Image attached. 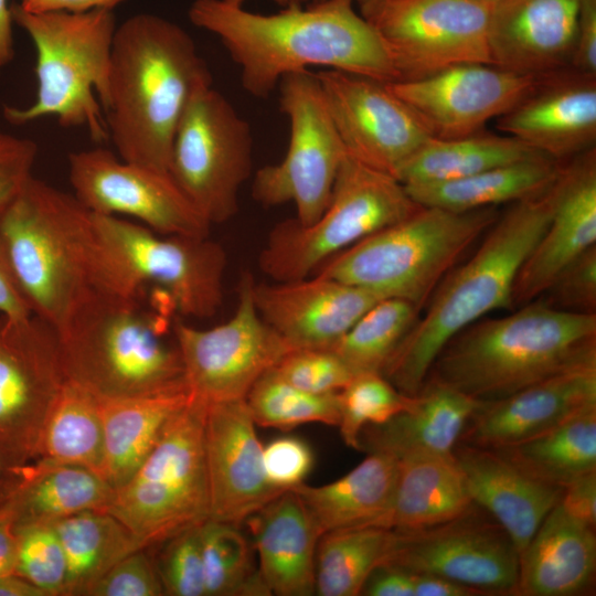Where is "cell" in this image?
I'll return each instance as SVG.
<instances>
[{
  "instance_id": "1",
  "label": "cell",
  "mask_w": 596,
  "mask_h": 596,
  "mask_svg": "<svg viewBox=\"0 0 596 596\" xmlns=\"http://www.w3.org/2000/svg\"><path fill=\"white\" fill-rule=\"evenodd\" d=\"M195 26L214 34L238 66L243 88L267 97L287 75L310 66L398 82L393 57L353 0H318L264 14L225 0H194Z\"/></svg>"
},
{
  "instance_id": "2",
  "label": "cell",
  "mask_w": 596,
  "mask_h": 596,
  "mask_svg": "<svg viewBox=\"0 0 596 596\" xmlns=\"http://www.w3.org/2000/svg\"><path fill=\"white\" fill-rule=\"evenodd\" d=\"M212 76L190 34L152 13L115 32L103 111L119 158L169 172L178 124L194 92Z\"/></svg>"
},
{
  "instance_id": "3",
  "label": "cell",
  "mask_w": 596,
  "mask_h": 596,
  "mask_svg": "<svg viewBox=\"0 0 596 596\" xmlns=\"http://www.w3.org/2000/svg\"><path fill=\"white\" fill-rule=\"evenodd\" d=\"M553 203L554 183L508 204L472 255L443 278L382 372L400 392H419L437 354L459 331L494 310L512 309L515 277L545 231Z\"/></svg>"
},
{
  "instance_id": "4",
  "label": "cell",
  "mask_w": 596,
  "mask_h": 596,
  "mask_svg": "<svg viewBox=\"0 0 596 596\" xmlns=\"http://www.w3.org/2000/svg\"><path fill=\"white\" fill-rule=\"evenodd\" d=\"M590 363H596V315L561 311L538 298L459 331L439 351L426 380L492 402Z\"/></svg>"
},
{
  "instance_id": "5",
  "label": "cell",
  "mask_w": 596,
  "mask_h": 596,
  "mask_svg": "<svg viewBox=\"0 0 596 596\" xmlns=\"http://www.w3.org/2000/svg\"><path fill=\"white\" fill-rule=\"evenodd\" d=\"M0 241L32 310L57 330L91 288H103L93 214L74 194L33 175L0 219Z\"/></svg>"
},
{
  "instance_id": "6",
  "label": "cell",
  "mask_w": 596,
  "mask_h": 596,
  "mask_svg": "<svg viewBox=\"0 0 596 596\" xmlns=\"http://www.w3.org/2000/svg\"><path fill=\"white\" fill-rule=\"evenodd\" d=\"M65 376L99 400L156 394L187 384L177 345L168 344L138 295L93 287L57 329Z\"/></svg>"
},
{
  "instance_id": "7",
  "label": "cell",
  "mask_w": 596,
  "mask_h": 596,
  "mask_svg": "<svg viewBox=\"0 0 596 596\" xmlns=\"http://www.w3.org/2000/svg\"><path fill=\"white\" fill-rule=\"evenodd\" d=\"M11 13L34 44L38 88L31 105H6V120L25 125L53 116L65 128L86 127L93 140H106L103 106L117 29L114 10L35 13L14 3Z\"/></svg>"
},
{
  "instance_id": "8",
  "label": "cell",
  "mask_w": 596,
  "mask_h": 596,
  "mask_svg": "<svg viewBox=\"0 0 596 596\" xmlns=\"http://www.w3.org/2000/svg\"><path fill=\"white\" fill-rule=\"evenodd\" d=\"M496 206L453 212L421 206L327 259L313 274L382 298H401L422 312L443 278L494 223Z\"/></svg>"
},
{
  "instance_id": "9",
  "label": "cell",
  "mask_w": 596,
  "mask_h": 596,
  "mask_svg": "<svg viewBox=\"0 0 596 596\" xmlns=\"http://www.w3.org/2000/svg\"><path fill=\"white\" fill-rule=\"evenodd\" d=\"M421 206L395 177L347 153L321 215L309 225L295 217L278 223L259 254L258 266L275 281L308 277L330 257Z\"/></svg>"
},
{
  "instance_id": "10",
  "label": "cell",
  "mask_w": 596,
  "mask_h": 596,
  "mask_svg": "<svg viewBox=\"0 0 596 596\" xmlns=\"http://www.w3.org/2000/svg\"><path fill=\"white\" fill-rule=\"evenodd\" d=\"M206 405L192 394L131 478L115 490L106 511L132 532L142 549L161 545L210 518L203 445Z\"/></svg>"
},
{
  "instance_id": "11",
  "label": "cell",
  "mask_w": 596,
  "mask_h": 596,
  "mask_svg": "<svg viewBox=\"0 0 596 596\" xmlns=\"http://www.w3.org/2000/svg\"><path fill=\"white\" fill-rule=\"evenodd\" d=\"M93 214L108 289L138 295L161 287L183 316L213 317L223 302L224 248L207 237L162 235L119 216Z\"/></svg>"
},
{
  "instance_id": "12",
  "label": "cell",
  "mask_w": 596,
  "mask_h": 596,
  "mask_svg": "<svg viewBox=\"0 0 596 596\" xmlns=\"http://www.w3.org/2000/svg\"><path fill=\"white\" fill-rule=\"evenodd\" d=\"M253 164L249 124L212 79L193 92L174 132L169 172L205 220H231Z\"/></svg>"
},
{
  "instance_id": "13",
  "label": "cell",
  "mask_w": 596,
  "mask_h": 596,
  "mask_svg": "<svg viewBox=\"0 0 596 596\" xmlns=\"http://www.w3.org/2000/svg\"><path fill=\"white\" fill-rule=\"evenodd\" d=\"M278 88L279 107L289 121V142L279 162L256 171L252 195L265 206L292 203L295 219L309 225L329 204L347 151L316 73L289 74Z\"/></svg>"
},
{
  "instance_id": "14",
  "label": "cell",
  "mask_w": 596,
  "mask_h": 596,
  "mask_svg": "<svg viewBox=\"0 0 596 596\" xmlns=\"http://www.w3.org/2000/svg\"><path fill=\"white\" fill-rule=\"evenodd\" d=\"M359 7L385 42L400 81L466 63L493 65L488 41L491 4L472 0H371Z\"/></svg>"
},
{
  "instance_id": "15",
  "label": "cell",
  "mask_w": 596,
  "mask_h": 596,
  "mask_svg": "<svg viewBox=\"0 0 596 596\" xmlns=\"http://www.w3.org/2000/svg\"><path fill=\"white\" fill-rule=\"evenodd\" d=\"M254 283L243 273L236 310L224 323L210 329L173 323L184 381L206 404L245 400L255 382L294 349L260 317Z\"/></svg>"
},
{
  "instance_id": "16",
  "label": "cell",
  "mask_w": 596,
  "mask_h": 596,
  "mask_svg": "<svg viewBox=\"0 0 596 596\" xmlns=\"http://www.w3.org/2000/svg\"><path fill=\"white\" fill-rule=\"evenodd\" d=\"M55 327L35 315L0 318V465L35 458L45 418L66 382Z\"/></svg>"
},
{
  "instance_id": "17",
  "label": "cell",
  "mask_w": 596,
  "mask_h": 596,
  "mask_svg": "<svg viewBox=\"0 0 596 596\" xmlns=\"http://www.w3.org/2000/svg\"><path fill=\"white\" fill-rule=\"evenodd\" d=\"M68 177L76 199L94 214L131 216L162 235L210 234L211 224L168 171L94 148L70 153Z\"/></svg>"
},
{
  "instance_id": "18",
  "label": "cell",
  "mask_w": 596,
  "mask_h": 596,
  "mask_svg": "<svg viewBox=\"0 0 596 596\" xmlns=\"http://www.w3.org/2000/svg\"><path fill=\"white\" fill-rule=\"evenodd\" d=\"M411 531H393L383 565L413 574H433L483 594L514 593L519 552L498 524L470 517Z\"/></svg>"
},
{
  "instance_id": "19",
  "label": "cell",
  "mask_w": 596,
  "mask_h": 596,
  "mask_svg": "<svg viewBox=\"0 0 596 596\" xmlns=\"http://www.w3.org/2000/svg\"><path fill=\"white\" fill-rule=\"evenodd\" d=\"M526 75L491 64L466 63L435 74L389 83L434 138L453 139L483 131L550 76Z\"/></svg>"
},
{
  "instance_id": "20",
  "label": "cell",
  "mask_w": 596,
  "mask_h": 596,
  "mask_svg": "<svg viewBox=\"0 0 596 596\" xmlns=\"http://www.w3.org/2000/svg\"><path fill=\"white\" fill-rule=\"evenodd\" d=\"M349 156L396 178L430 134L389 83L337 70L316 73Z\"/></svg>"
},
{
  "instance_id": "21",
  "label": "cell",
  "mask_w": 596,
  "mask_h": 596,
  "mask_svg": "<svg viewBox=\"0 0 596 596\" xmlns=\"http://www.w3.org/2000/svg\"><path fill=\"white\" fill-rule=\"evenodd\" d=\"M255 426L244 400L206 405L203 445L210 519L240 525L284 492L266 479Z\"/></svg>"
},
{
  "instance_id": "22",
  "label": "cell",
  "mask_w": 596,
  "mask_h": 596,
  "mask_svg": "<svg viewBox=\"0 0 596 596\" xmlns=\"http://www.w3.org/2000/svg\"><path fill=\"white\" fill-rule=\"evenodd\" d=\"M255 306L294 349L331 350L381 296L364 288L312 274L308 277L254 283Z\"/></svg>"
},
{
  "instance_id": "23",
  "label": "cell",
  "mask_w": 596,
  "mask_h": 596,
  "mask_svg": "<svg viewBox=\"0 0 596 596\" xmlns=\"http://www.w3.org/2000/svg\"><path fill=\"white\" fill-rule=\"evenodd\" d=\"M596 246V147L563 162L551 220L515 277L512 308L538 299L558 273Z\"/></svg>"
},
{
  "instance_id": "24",
  "label": "cell",
  "mask_w": 596,
  "mask_h": 596,
  "mask_svg": "<svg viewBox=\"0 0 596 596\" xmlns=\"http://www.w3.org/2000/svg\"><path fill=\"white\" fill-rule=\"evenodd\" d=\"M596 406V363L546 377L507 397L482 402L459 443L498 449L535 437Z\"/></svg>"
},
{
  "instance_id": "25",
  "label": "cell",
  "mask_w": 596,
  "mask_h": 596,
  "mask_svg": "<svg viewBox=\"0 0 596 596\" xmlns=\"http://www.w3.org/2000/svg\"><path fill=\"white\" fill-rule=\"evenodd\" d=\"M501 134L565 162L596 142V76L566 68L497 118Z\"/></svg>"
},
{
  "instance_id": "26",
  "label": "cell",
  "mask_w": 596,
  "mask_h": 596,
  "mask_svg": "<svg viewBox=\"0 0 596 596\" xmlns=\"http://www.w3.org/2000/svg\"><path fill=\"white\" fill-rule=\"evenodd\" d=\"M578 0H500L491 8L488 41L494 66L526 75L570 68Z\"/></svg>"
},
{
  "instance_id": "27",
  "label": "cell",
  "mask_w": 596,
  "mask_h": 596,
  "mask_svg": "<svg viewBox=\"0 0 596 596\" xmlns=\"http://www.w3.org/2000/svg\"><path fill=\"white\" fill-rule=\"evenodd\" d=\"M454 455L472 503L493 517L520 556L563 489L532 477L492 449L460 444Z\"/></svg>"
},
{
  "instance_id": "28",
  "label": "cell",
  "mask_w": 596,
  "mask_h": 596,
  "mask_svg": "<svg viewBox=\"0 0 596 596\" xmlns=\"http://www.w3.org/2000/svg\"><path fill=\"white\" fill-rule=\"evenodd\" d=\"M115 490L82 467L32 459L0 472V513L14 525L53 523L86 510H107Z\"/></svg>"
},
{
  "instance_id": "29",
  "label": "cell",
  "mask_w": 596,
  "mask_h": 596,
  "mask_svg": "<svg viewBox=\"0 0 596 596\" xmlns=\"http://www.w3.org/2000/svg\"><path fill=\"white\" fill-rule=\"evenodd\" d=\"M258 557V573L270 594H316V555L321 532L292 491L274 498L247 520Z\"/></svg>"
},
{
  "instance_id": "30",
  "label": "cell",
  "mask_w": 596,
  "mask_h": 596,
  "mask_svg": "<svg viewBox=\"0 0 596 596\" xmlns=\"http://www.w3.org/2000/svg\"><path fill=\"white\" fill-rule=\"evenodd\" d=\"M482 402L434 380H426L411 404L381 425L360 435L361 449L396 459L414 454L453 455Z\"/></svg>"
},
{
  "instance_id": "31",
  "label": "cell",
  "mask_w": 596,
  "mask_h": 596,
  "mask_svg": "<svg viewBox=\"0 0 596 596\" xmlns=\"http://www.w3.org/2000/svg\"><path fill=\"white\" fill-rule=\"evenodd\" d=\"M595 570L594 528L568 515L557 502L519 556L517 593L577 595L590 586Z\"/></svg>"
},
{
  "instance_id": "32",
  "label": "cell",
  "mask_w": 596,
  "mask_h": 596,
  "mask_svg": "<svg viewBox=\"0 0 596 596\" xmlns=\"http://www.w3.org/2000/svg\"><path fill=\"white\" fill-rule=\"evenodd\" d=\"M392 503L382 528L411 531L454 520L472 507L455 455L414 454L397 459Z\"/></svg>"
},
{
  "instance_id": "33",
  "label": "cell",
  "mask_w": 596,
  "mask_h": 596,
  "mask_svg": "<svg viewBox=\"0 0 596 596\" xmlns=\"http://www.w3.org/2000/svg\"><path fill=\"white\" fill-rule=\"evenodd\" d=\"M397 459L383 451L366 458L341 478L321 486L305 482L295 491L321 534L330 531L381 526L390 510L397 478Z\"/></svg>"
},
{
  "instance_id": "34",
  "label": "cell",
  "mask_w": 596,
  "mask_h": 596,
  "mask_svg": "<svg viewBox=\"0 0 596 596\" xmlns=\"http://www.w3.org/2000/svg\"><path fill=\"white\" fill-rule=\"evenodd\" d=\"M191 396L184 384L151 395L99 400L105 450L103 479L114 490L131 478L167 423Z\"/></svg>"
},
{
  "instance_id": "35",
  "label": "cell",
  "mask_w": 596,
  "mask_h": 596,
  "mask_svg": "<svg viewBox=\"0 0 596 596\" xmlns=\"http://www.w3.org/2000/svg\"><path fill=\"white\" fill-rule=\"evenodd\" d=\"M562 164L536 155L461 179L404 187L422 206L467 212L540 194L554 183Z\"/></svg>"
},
{
  "instance_id": "36",
  "label": "cell",
  "mask_w": 596,
  "mask_h": 596,
  "mask_svg": "<svg viewBox=\"0 0 596 596\" xmlns=\"http://www.w3.org/2000/svg\"><path fill=\"white\" fill-rule=\"evenodd\" d=\"M67 566L63 596H88L121 558L142 549L132 532L105 510H86L52 523Z\"/></svg>"
},
{
  "instance_id": "37",
  "label": "cell",
  "mask_w": 596,
  "mask_h": 596,
  "mask_svg": "<svg viewBox=\"0 0 596 596\" xmlns=\"http://www.w3.org/2000/svg\"><path fill=\"white\" fill-rule=\"evenodd\" d=\"M536 155L541 153L504 134L432 137L400 168L396 179L404 185L450 181Z\"/></svg>"
},
{
  "instance_id": "38",
  "label": "cell",
  "mask_w": 596,
  "mask_h": 596,
  "mask_svg": "<svg viewBox=\"0 0 596 596\" xmlns=\"http://www.w3.org/2000/svg\"><path fill=\"white\" fill-rule=\"evenodd\" d=\"M492 450L532 477L564 489L596 470V406L528 440Z\"/></svg>"
},
{
  "instance_id": "39",
  "label": "cell",
  "mask_w": 596,
  "mask_h": 596,
  "mask_svg": "<svg viewBox=\"0 0 596 596\" xmlns=\"http://www.w3.org/2000/svg\"><path fill=\"white\" fill-rule=\"evenodd\" d=\"M104 454L99 398L66 380L45 418L34 459L82 467L103 478Z\"/></svg>"
},
{
  "instance_id": "40",
  "label": "cell",
  "mask_w": 596,
  "mask_h": 596,
  "mask_svg": "<svg viewBox=\"0 0 596 596\" xmlns=\"http://www.w3.org/2000/svg\"><path fill=\"white\" fill-rule=\"evenodd\" d=\"M392 530L381 526L350 528L321 535L316 555V594L355 596L370 575L383 565Z\"/></svg>"
},
{
  "instance_id": "41",
  "label": "cell",
  "mask_w": 596,
  "mask_h": 596,
  "mask_svg": "<svg viewBox=\"0 0 596 596\" xmlns=\"http://www.w3.org/2000/svg\"><path fill=\"white\" fill-rule=\"evenodd\" d=\"M421 311L401 298H383L365 311L331 349L359 373H381Z\"/></svg>"
},
{
  "instance_id": "42",
  "label": "cell",
  "mask_w": 596,
  "mask_h": 596,
  "mask_svg": "<svg viewBox=\"0 0 596 596\" xmlns=\"http://www.w3.org/2000/svg\"><path fill=\"white\" fill-rule=\"evenodd\" d=\"M206 596L270 595L238 525L207 519L200 524Z\"/></svg>"
},
{
  "instance_id": "43",
  "label": "cell",
  "mask_w": 596,
  "mask_h": 596,
  "mask_svg": "<svg viewBox=\"0 0 596 596\" xmlns=\"http://www.w3.org/2000/svg\"><path fill=\"white\" fill-rule=\"evenodd\" d=\"M338 393L306 392L272 369L255 382L244 401L256 425L287 430L307 423L338 426Z\"/></svg>"
},
{
  "instance_id": "44",
  "label": "cell",
  "mask_w": 596,
  "mask_h": 596,
  "mask_svg": "<svg viewBox=\"0 0 596 596\" xmlns=\"http://www.w3.org/2000/svg\"><path fill=\"white\" fill-rule=\"evenodd\" d=\"M340 421L343 441L361 449L360 435L364 427L381 425L405 409L413 396L400 392L381 373H359L339 391Z\"/></svg>"
},
{
  "instance_id": "45",
  "label": "cell",
  "mask_w": 596,
  "mask_h": 596,
  "mask_svg": "<svg viewBox=\"0 0 596 596\" xmlns=\"http://www.w3.org/2000/svg\"><path fill=\"white\" fill-rule=\"evenodd\" d=\"M14 533L17 539L15 575L43 590L46 596H63L67 566L53 524H17Z\"/></svg>"
},
{
  "instance_id": "46",
  "label": "cell",
  "mask_w": 596,
  "mask_h": 596,
  "mask_svg": "<svg viewBox=\"0 0 596 596\" xmlns=\"http://www.w3.org/2000/svg\"><path fill=\"white\" fill-rule=\"evenodd\" d=\"M156 564L164 595L206 596L200 541V524L191 526L162 544Z\"/></svg>"
},
{
  "instance_id": "47",
  "label": "cell",
  "mask_w": 596,
  "mask_h": 596,
  "mask_svg": "<svg viewBox=\"0 0 596 596\" xmlns=\"http://www.w3.org/2000/svg\"><path fill=\"white\" fill-rule=\"evenodd\" d=\"M273 370L289 384L315 394L337 393L353 377L332 350L322 349H292Z\"/></svg>"
},
{
  "instance_id": "48",
  "label": "cell",
  "mask_w": 596,
  "mask_h": 596,
  "mask_svg": "<svg viewBox=\"0 0 596 596\" xmlns=\"http://www.w3.org/2000/svg\"><path fill=\"white\" fill-rule=\"evenodd\" d=\"M539 299L561 311L596 315V246L564 267Z\"/></svg>"
},
{
  "instance_id": "49",
  "label": "cell",
  "mask_w": 596,
  "mask_h": 596,
  "mask_svg": "<svg viewBox=\"0 0 596 596\" xmlns=\"http://www.w3.org/2000/svg\"><path fill=\"white\" fill-rule=\"evenodd\" d=\"M164 590L146 549L116 563L91 589L88 596H161Z\"/></svg>"
},
{
  "instance_id": "50",
  "label": "cell",
  "mask_w": 596,
  "mask_h": 596,
  "mask_svg": "<svg viewBox=\"0 0 596 596\" xmlns=\"http://www.w3.org/2000/svg\"><path fill=\"white\" fill-rule=\"evenodd\" d=\"M313 465L309 445L294 436H283L263 446V466L267 481L280 491L304 483Z\"/></svg>"
},
{
  "instance_id": "51",
  "label": "cell",
  "mask_w": 596,
  "mask_h": 596,
  "mask_svg": "<svg viewBox=\"0 0 596 596\" xmlns=\"http://www.w3.org/2000/svg\"><path fill=\"white\" fill-rule=\"evenodd\" d=\"M38 145L0 130V219L33 175Z\"/></svg>"
},
{
  "instance_id": "52",
  "label": "cell",
  "mask_w": 596,
  "mask_h": 596,
  "mask_svg": "<svg viewBox=\"0 0 596 596\" xmlns=\"http://www.w3.org/2000/svg\"><path fill=\"white\" fill-rule=\"evenodd\" d=\"M570 68L596 76V0H578L576 43Z\"/></svg>"
},
{
  "instance_id": "53",
  "label": "cell",
  "mask_w": 596,
  "mask_h": 596,
  "mask_svg": "<svg viewBox=\"0 0 596 596\" xmlns=\"http://www.w3.org/2000/svg\"><path fill=\"white\" fill-rule=\"evenodd\" d=\"M558 504L568 515L595 529L596 470L567 485L563 489Z\"/></svg>"
},
{
  "instance_id": "54",
  "label": "cell",
  "mask_w": 596,
  "mask_h": 596,
  "mask_svg": "<svg viewBox=\"0 0 596 596\" xmlns=\"http://www.w3.org/2000/svg\"><path fill=\"white\" fill-rule=\"evenodd\" d=\"M369 596H414L413 574L391 565L379 566L363 589Z\"/></svg>"
},
{
  "instance_id": "55",
  "label": "cell",
  "mask_w": 596,
  "mask_h": 596,
  "mask_svg": "<svg viewBox=\"0 0 596 596\" xmlns=\"http://www.w3.org/2000/svg\"><path fill=\"white\" fill-rule=\"evenodd\" d=\"M0 313L18 318L32 315V310L14 277L8 256L0 241Z\"/></svg>"
},
{
  "instance_id": "56",
  "label": "cell",
  "mask_w": 596,
  "mask_h": 596,
  "mask_svg": "<svg viewBox=\"0 0 596 596\" xmlns=\"http://www.w3.org/2000/svg\"><path fill=\"white\" fill-rule=\"evenodd\" d=\"M413 588L414 596H471L481 594L475 588L433 574H413Z\"/></svg>"
},
{
  "instance_id": "57",
  "label": "cell",
  "mask_w": 596,
  "mask_h": 596,
  "mask_svg": "<svg viewBox=\"0 0 596 596\" xmlns=\"http://www.w3.org/2000/svg\"><path fill=\"white\" fill-rule=\"evenodd\" d=\"M126 0H20L18 3L29 12H78L97 8L115 9Z\"/></svg>"
},
{
  "instance_id": "58",
  "label": "cell",
  "mask_w": 596,
  "mask_h": 596,
  "mask_svg": "<svg viewBox=\"0 0 596 596\" xmlns=\"http://www.w3.org/2000/svg\"><path fill=\"white\" fill-rule=\"evenodd\" d=\"M17 539L13 522L0 513V576L15 574Z\"/></svg>"
},
{
  "instance_id": "59",
  "label": "cell",
  "mask_w": 596,
  "mask_h": 596,
  "mask_svg": "<svg viewBox=\"0 0 596 596\" xmlns=\"http://www.w3.org/2000/svg\"><path fill=\"white\" fill-rule=\"evenodd\" d=\"M13 19L8 0H0V74L14 57Z\"/></svg>"
},
{
  "instance_id": "60",
  "label": "cell",
  "mask_w": 596,
  "mask_h": 596,
  "mask_svg": "<svg viewBox=\"0 0 596 596\" xmlns=\"http://www.w3.org/2000/svg\"><path fill=\"white\" fill-rule=\"evenodd\" d=\"M0 596H46V594L22 577L12 574L0 576Z\"/></svg>"
},
{
  "instance_id": "61",
  "label": "cell",
  "mask_w": 596,
  "mask_h": 596,
  "mask_svg": "<svg viewBox=\"0 0 596 596\" xmlns=\"http://www.w3.org/2000/svg\"><path fill=\"white\" fill-rule=\"evenodd\" d=\"M227 2H231V3H234V4H240V6H243L245 1L247 0H225ZM274 2L283 6V7H287V6H291V4H300L301 2L306 1V0H273Z\"/></svg>"
},
{
  "instance_id": "62",
  "label": "cell",
  "mask_w": 596,
  "mask_h": 596,
  "mask_svg": "<svg viewBox=\"0 0 596 596\" xmlns=\"http://www.w3.org/2000/svg\"><path fill=\"white\" fill-rule=\"evenodd\" d=\"M472 1H477V2H481V3H486V4H491V6H493L494 3L499 2L500 0H472Z\"/></svg>"
},
{
  "instance_id": "63",
  "label": "cell",
  "mask_w": 596,
  "mask_h": 596,
  "mask_svg": "<svg viewBox=\"0 0 596 596\" xmlns=\"http://www.w3.org/2000/svg\"><path fill=\"white\" fill-rule=\"evenodd\" d=\"M313 1H318V0H313ZM371 0H353L354 3H358L359 6L365 3V2H369Z\"/></svg>"
},
{
  "instance_id": "64",
  "label": "cell",
  "mask_w": 596,
  "mask_h": 596,
  "mask_svg": "<svg viewBox=\"0 0 596 596\" xmlns=\"http://www.w3.org/2000/svg\"><path fill=\"white\" fill-rule=\"evenodd\" d=\"M0 472H1V465H0Z\"/></svg>"
}]
</instances>
